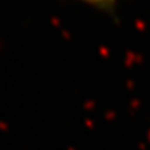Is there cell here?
Returning <instances> with one entry per match:
<instances>
[{"label":"cell","mask_w":150,"mask_h":150,"mask_svg":"<svg viewBox=\"0 0 150 150\" xmlns=\"http://www.w3.org/2000/svg\"><path fill=\"white\" fill-rule=\"evenodd\" d=\"M74 1H78L81 4L97 8V10H110L117 4L118 0H74Z\"/></svg>","instance_id":"1"}]
</instances>
